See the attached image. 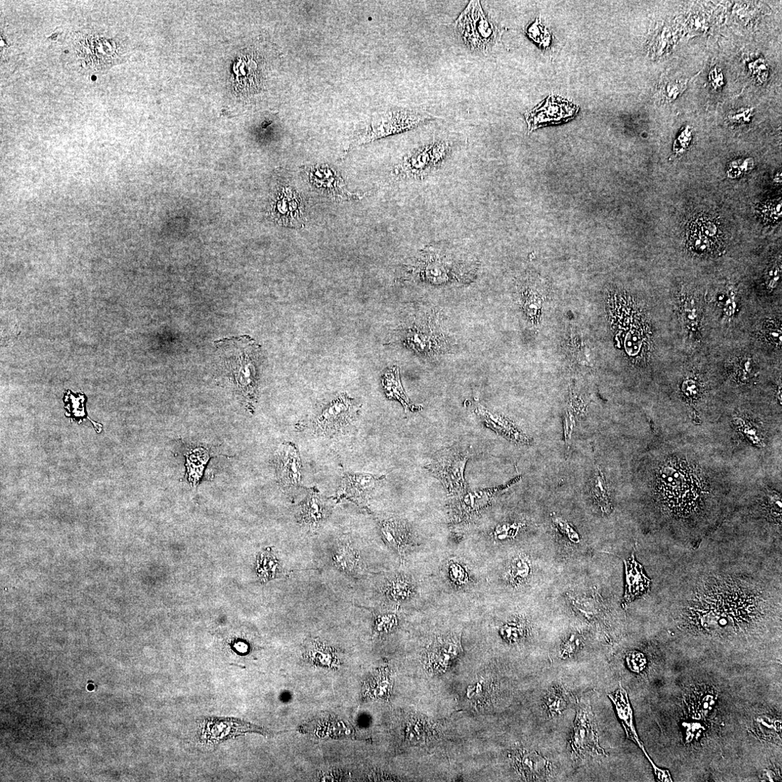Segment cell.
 I'll return each mask as SVG.
<instances>
[{
    "label": "cell",
    "mask_w": 782,
    "mask_h": 782,
    "mask_svg": "<svg viewBox=\"0 0 782 782\" xmlns=\"http://www.w3.org/2000/svg\"><path fill=\"white\" fill-rule=\"evenodd\" d=\"M626 573V590L624 605L641 597L650 590V580L643 573L641 565L636 561L634 553L625 561Z\"/></svg>",
    "instance_id": "7402d4cb"
},
{
    "label": "cell",
    "mask_w": 782,
    "mask_h": 782,
    "mask_svg": "<svg viewBox=\"0 0 782 782\" xmlns=\"http://www.w3.org/2000/svg\"><path fill=\"white\" fill-rule=\"evenodd\" d=\"M453 152L447 139H434L407 154L395 169V175L405 180H423L437 172Z\"/></svg>",
    "instance_id": "8992f818"
},
{
    "label": "cell",
    "mask_w": 782,
    "mask_h": 782,
    "mask_svg": "<svg viewBox=\"0 0 782 782\" xmlns=\"http://www.w3.org/2000/svg\"><path fill=\"white\" fill-rule=\"evenodd\" d=\"M388 595L397 601L405 600L412 594V585L406 580L399 578L391 582L387 588Z\"/></svg>",
    "instance_id": "d590c367"
},
{
    "label": "cell",
    "mask_w": 782,
    "mask_h": 782,
    "mask_svg": "<svg viewBox=\"0 0 782 782\" xmlns=\"http://www.w3.org/2000/svg\"><path fill=\"white\" fill-rule=\"evenodd\" d=\"M397 340L407 349L424 359L452 354L457 345L442 315L422 308L410 315L397 330Z\"/></svg>",
    "instance_id": "277c9868"
},
{
    "label": "cell",
    "mask_w": 782,
    "mask_h": 782,
    "mask_svg": "<svg viewBox=\"0 0 782 782\" xmlns=\"http://www.w3.org/2000/svg\"><path fill=\"white\" fill-rule=\"evenodd\" d=\"M691 233L697 234L699 235L707 237L715 243L718 241L720 237L721 231L719 225L707 217H701L692 224Z\"/></svg>",
    "instance_id": "4dcf8cb0"
},
{
    "label": "cell",
    "mask_w": 782,
    "mask_h": 782,
    "mask_svg": "<svg viewBox=\"0 0 782 782\" xmlns=\"http://www.w3.org/2000/svg\"><path fill=\"white\" fill-rule=\"evenodd\" d=\"M462 649L459 640L455 637L441 638L434 642L428 655V664L434 671H446L457 659Z\"/></svg>",
    "instance_id": "d6986e66"
},
{
    "label": "cell",
    "mask_w": 782,
    "mask_h": 782,
    "mask_svg": "<svg viewBox=\"0 0 782 782\" xmlns=\"http://www.w3.org/2000/svg\"><path fill=\"white\" fill-rule=\"evenodd\" d=\"M469 459V451L455 445L438 452L425 468L441 481L450 494L461 496L466 490L464 474Z\"/></svg>",
    "instance_id": "52a82bcc"
},
{
    "label": "cell",
    "mask_w": 782,
    "mask_h": 782,
    "mask_svg": "<svg viewBox=\"0 0 782 782\" xmlns=\"http://www.w3.org/2000/svg\"><path fill=\"white\" fill-rule=\"evenodd\" d=\"M628 662L631 664L633 669H640L644 665L645 660L642 655L638 653H632L628 657Z\"/></svg>",
    "instance_id": "f907efd6"
},
{
    "label": "cell",
    "mask_w": 782,
    "mask_h": 782,
    "mask_svg": "<svg viewBox=\"0 0 782 782\" xmlns=\"http://www.w3.org/2000/svg\"><path fill=\"white\" fill-rule=\"evenodd\" d=\"M583 640L578 634H573L565 640L561 647L562 660L570 659L576 655L582 648Z\"/></svg>",
    "instance_id": "8d00e7d4"
},
{
    "label": "cell",
    "mask_w": 782,
    "mask_h": 782,
    "mask_svg": "<svg viewBox=\"0 0 782 782\" xmlns=\"http://www.w3.org/2000/svg\"><path fill=\"white\" fill-rule=\"evenodd\" d=\"M579 107L558 95H551L534 109L525 114L528 132L550 125L566 122L575 118Z\"/></svg>",
    "instance_id": "7c38bea8"
},
{
    "label": "cell",
    "mask_w": 782,
    "mask_h": 782,
    "mask_svg": "<svg viewBox=\"0 0 782 782\" xmlns=\"http://www.w3.org/2000/svg\"><path fill=\"white\" fill-rule=\"evenodd\" d=\"M749 71L751 75L760 83L767 80L769 75V68L766 61L759 58L749 64Z\"/></svg>",
    "instance_id": "b9f144b4"
},
{
    "label": "cell",
    "mask_w": 782,
    "mask_h": 782,
    "mask_svg": "<svg viewBox=\"0 0 782 782\" xmlns=\"http://www.w3.org/2000/svg\"><path fill=\"white\" fill-rule=\"evenodd\" d=\"M328 514V508L318 494L312 489L308 496L299 506L297 518L299 523L311 530H318L325 521Z\"/></svg>",
    "instance_id": "ffe728a7"
},
{
    "label": "cell",
    "mask_w": 782,
    "mask_h": 782,
    "mask_svg": "<svg viewBox=\"0 0 782 782\" xmlns=\"http://www.w3.org/2000/svg\"><path fill=\"white\" fill-rule=\"evenodd\" d=\"M764 335L766 339L777 345H781V328L778 325H775L773 323H767L764 326Z\"/></svg>",
    "instance_id": "bcb514c9"
},
{
    "label": "cell",
    "mask_w": 782,
    "mask_h": 782,
    "mask_svg": "<svg viewBox=\"0 0 782 782\" xmlns=\"http://www.w3.org/2000/svg\"><path fill=\"white\" fill-rule=\"evenodd\" d=\"M382 384L387 397L400 401L406 411L410 410L412 412H416L422 409V407H417L411 403L406 395L400 381L399 369L397 367L385 372L382 378Z\"/></svg>",
    "instance_id": "cb8c5ba5"
},
{
    "label": "cell",
    "mask_w": 782,
    "mask_h": 782,
    "mask_svg": "<svg viewBox=\"0 0 782 782\" xmlns=\"http://www.w3.org/2000/svg\"><path fill=\"white\" fill-rule=\"evenodd\" d=\"M333 559L336 566L343 571L353 573L360 568V556L350 545H339L334 551Z\"/></svg>",
    "instance_id": "f1b7e54d"
},
{
    "label": "cell",
    "mask_w": 782,
    "mask_h": 782,
    "mask_svg": "<svg viewBox=\"0 0 782 782\" xmlns=\"http://www.w3.org/2000/svg\"><path fill=\"white\" fill-rule=\"evenodd\" d=\"M262 561L259 563V569L261 572L266 575L264 577L271 578L277 573L278 569V561L274 557L270 555H264L262 557Z\"/></svg>",
    "instance_id": "ee69618b"
},
{
    "label": "cell",
    "mask_w": 782,
    "mask_h": 782,
    "mask_svg": "<svg viewBox=\"0 0 782 782\" xmlns=\"http://www.w3.org/2000/svg\"><path fill=\"white\" fill-rule=\"evenodd\" d=\"M679 313L682 321L689 332L698 333L702 320L700 298L692 293H684L679 298Z\"/></svg>",
    "instance_id": "603a6c76"
},
{
    "label": "cell",
    "mask_w": 782,
    "mask_h": 782,
    "mask_svg": "<svg viewBox=\"0 0 782 782\" xmlns=\"http://www.w3.org/2000/svg\"><path fill=\"white\" fill-rule=\"evenodd\" d=\"M709 80L713 88L719 91L723 88L724 85V76L721 69L715 66L710 71L709 75Z\"/></svg>",
    "instance_id": "7dc6e473"
},
{
    "label": "cell",
    "mask_w": 782,
    "mask_h": 782,
    "mask_svg": "<svg viewBox=\"0 0 782 782\" xmlns=\"http://www.w3.org/2000/svg\"><path fill=\"white\" fill-rule=\"evenodd\" d=\"M781 277V266L772 267L767 273L766 281L769 286L775 287Z\"/></svg>",
    "instance_id": "681fc988"
},
{
    "label": "cell",
    "mask_w": 782,
    "mask_h": 782,
    "mask_svg": "<svg viewBox=\"0 0 782 782\" xmlns=\"http://www.w3.org/2000/svg\"><path fill=\"white\" fill-rule=\"evenodd\" d=\"M570 702V694L561 686L551 687L545 694L543 707L550 718L556 717L566 710Z\"/></svg>",
    "instance_id": "484cf974"
},
{
    "label": "cell",
    "mask_w": 782,
    "mask_h": 782,
    "mask_svg": "<svg viewBox=\"0 0 782 782\" xmlns=\"http://www.w3.org/2000/svg\"><path fill=\"white\" fill-rule=\"evenodd\" d=\"M278 483L283 489L298 486L301 480V462L298 451L291 443L281 446L275 456Z\"/></svg>",
    "instance_id": "2e32d148"
},
{
    "label": "cell",
    "mask_w": 782,
    "mask_h": 782,
    "mask_svg": "<svg viewBox=\"0 0 782 782\" xmlns=\"http://www.w3.org/2000/svg\"><path fill=\"white\" fill-rule=\"evenodd\" d=\"M754 115V108H742L731 110L727 115V118L734 124H746L751 121Z\"/></svg>",
    "instance_id": "60d3db41"
},
{
    "label": "cell",
    "mask_w": 782,
    "mask_h": 782,
    "mask_svg": "<svg viewBox=\"0 0 782 782\" xmlns=\"http://www.w3.org/2000/svg\"><path fill=\"white\" fill-rule=\"evenodd\" d=\"M359 407L345 394L323 404L315 413L311 425L325 436H333L355 419Z\"/></svg>",
    "instance_id": "9c48e42d"
},
{
    "label": "cell",
    "mask_w": 782,
    "mask_h": 782,
    "mask_svg": "<svg viewBox=\"0 0 782 782\" xmlns=\"http://www.w3.org/2000/svg\"><path fill=\"white\" fill-rule=\"evenodd\" d=\"M525 633L526 630L524 626L516 622L505 625L501 630L503 638L509 642H516L519 641L521 639L523 638Z\"/></svg>",
    "instance_id": "f35d334b"
},
{
    "label": "cell",
    "mask_w": 782,
    "mask_h": 782,
    "mask_svg": "<svg viewBox=\"0 0 782 782\" xmlns=\"http://www.w3.org/2000/svg\"><path fill=\"white\" fill-rule=\"evenodd\" d=\"M516 532V528H515L514 526H510V527L504 526V527H503L500 529H498L496 531V536L499 539H505V538H507L509 537H512L515 534Z\"/></svg>",
    "instance_id": "816d5d0a"
},
{
    "label": "cell",
    "mask_w": 782,
    "mask_h": 782,
    "mask_svg": "<svg viewBox=\"0 0 782 782\" xmlns=\"http://www.w3.org/2000/svg\"><path fill=\"white\" fill-rule=\"evenodd\" d=\"M732 374L734 377L741 382H747L755 377L757 373L756 367L751 358H740L734 364Z\"/></svg>",
    "instance_id": "836d02e7"
},
{
    "label": "cell",
    "mask_w": 782,
    "mask_h": 782,
    "mask_svg": "<svg viewBox=\"0 0 782 782\" xmlns=\"http://www.w3.org/2000/svg\"><path fill=\"white\" fill-rule=\"evenodd\" d=\"M758 212L764 222L769 224L779 222L781 219V198L761 204Z\"/></svg>",
    "instance_id": "d6a6232c"
},
{
    "label": "cell",
    "mask_w": 782,
    "mask_h": 782,
    "mask_svg": "<svg viewBox=\"0 0 782 782\" xmlns=\"http://www.w3.org/2000/svg\"><path fill=\"white\" fill-rule=\"evenodd\" d=\"M384 476H375L370 474H346L343 478L338 497L348 499L358 503L365 504L367 497L384 479Z\"/></svg>",
    "instance_id": "ac0fdd59"
},
{
    "label": "cell",
    "mask_w": 782,
    "mask_h": 782,
    "mask_svg": "<svg viewBox=\"0 0 782 782\" xmlns=\"http://www.w3.org/2000/svg\"><path fill=\"white\" fill-rule=\"evenodd\" d=\"M247 732L271 734L267 729L235 719L208 717L199 721L200 741L209 745L219 744Z\"/></svg>",
    "instance_id": "4fadbf2b"
},
{
    "label": "cell",
    "mask_w": 782,
    "mask_h": 782,
    "mask_svg": "<svg viewBox=\"0 0 782 782\" xmlns=\"http://www.w3.org/2000/svg\"><path fill=\"white\" fill-rule=\"evenodd\" d=\"M306 176L313 189L334 199H348L353 194L348 192L340 174L326 165H317L306 169Z\"/></svg>",
    "instance_id": "5bb4252c"
},
{
    "label": "cell",
    "mask_w": 782,
    "mask_h": 782,
    "mask_svg": "<svg viewBox=\"0 0 782 782\" xmlns=\"http://www.w3.org/2000/svg\"><path fill=\"white\" fill-rule=\"evenodd\" d=\"M432 120L433 117L424 112L406 110L385 113L372 122L360 138V144L407 132Z\"/></svg>",
    "instance_id": "30bf717a"
},
{
    "label": "cell",
    "mask_w": 782,
    "mask_h": 782,
    "mask_svg": "<svg viewBox=\"0 0 782 782\" xmlns=\"http://www.w3.org/2000/svg\"><path fill=\"white\" fill-rule=\"evenodd\" d=\"M513 762L517 773L528 781H543L552 772L551 762L535 751L518 750Z\"/></svg>",
    "instance_id": "e0dca14e"
},
{
    "label": "cell",
    "mask_w": 782,
    "mask_h": 782,
    "mask_svg": "<svg viewBox=\"0 0 782 782\" xmlns=\"http://www.w3.org/2000/svg\"><path fill=\"white\" fill-rule=\"evenodd\" d=\"M276 195L271 209L276 221L285 226L301 228L303 204L300 195L291 187L282 188Z\"/></svg>",
    "instance_id": "9a60e30c"
},
{
    "label": "cell",
    "mask_w": 782,
    "mask_h": 782,
    "mask_svg": "<svg viewBox=\"0 0 782 782\" xmlns=\"http://www.w3.org/2000/svg\"><path fill=\"white\" fill-rule=\"evenodd\" d=\"M569 746L573 759L577 761L606 756L599 744L597 723L589 705L579 704L577 707Z\"/></svg>",
    "instance_id": "ba28073f"
},
{
    "label": "cell",
    "mask_w": 782,
    "mask_h": 782,
    "mask_svg": "<svg viewBox=\"0 0 782 782\" xmlns=\"http://www.w3.org/2000/svg\"><path fill=\"white\" fill-rule=\"evenodd\" d=\"M528 36L542 48H548L551 45V34L541 18H538L527 28Z\"/></svg>",
    "instance_id": "1f68e13d"
},
{
    "label": "cell",
    "mask_w": 782,
    "mask_h": 782,
    "mask_svg": "<svg viewBox=\"0 0 782 782\" xmlns=\"http://www.w3.org/2000/svg\"><path fill=\"white\" fill-rule=\"evenodd\" d=\"M672 459H668L659 466L655 477L656 496L662 506L668 509L670 513L677 516L688 515L701 501L703 493L707 494V489H704L703 478L701 474L697 475L701 470H687L689 464H684L682 461L674 456Z\"/></svg>",
    "instance_id": "3957f363"
},
{
    "label": "cell",
    "mask_w": 782,
    "mask_h": 782,
    "mask_svg": "<svg viewBox=\"0 0 782 782\" xmlns=\"http://www.w3.org/2000/svg\"><path fill=\"white\" fill-rule=\"evenodd\" d=\"M687 83L682 81H673L667 83L664 87L663 95L669 101H674L686 89Z\"/></svg>",
    "instance_id": "7bdbcfd3"
},
{
    "label": "cell",
    "mask_w": 782,
    "mask_h": 782,
    "mask_svg": "<svg viewBox=\"0 0 782 782\" xmlns=\"http://www.w3.org/2000/svg\"><path fill=\"white\" fill-rule=\"evenodd\" d=\"M79 38L75 51L86 68L102 71L118 63V46L114 39L90 35Z\"/></svg>",
    "instance_id": "8fae6325"
},
{
    "label": "cell",
    "mask_w": 782,
    "mask_h": 782,
    "mask_svg": "<svg viewBox=\"0 0 782 782\" xmlns=\"http://www.w3.org/2000/svg\"><path fill=\"white\" fill-rule=\"evenodd\" d=\"M589 492L594 503L599 506L603 513H610L612 511V502L608 493L605 477L598 467L590 483Z\"/></svg>",
    "instance_id": "4316f807"
},
{
    "label": "cell",
    "mask_w": 782,
    "mask_h": 782,
    "mask_svg": "<svg viewBox=\"0 0 782 782\" xmlns=\"http://www.w3.org/2000/svg\"><path fill=\"white\" fill-rule=\"evenodd\" d=\"M209 459L208 451L203 447H196L189 451L187 455L188 480L196 486L200 481L204 468Z\"/></svg>",
    "instance_id": "83f0119b"
},
{
    "label": "cell",
    "mask_w": 782,
    "mask_h": 782,
    "mask_svg": "<svg viewBox=\"0 0 782 782\" xmlns=\"http://www.w3.org/2000/svg\"><path fill=\"white\" fill-rule=\"evenodd\" d=\"M454 26L474 52L488 53L501 41V29L485 14L480 1H470Z\"/></svg>",
    "instance_id": "5b68a950"
},
{
    "label": "cell",
    "mask_w": 782,
    "mask_h": 782,
    "mask_svg": "<svg viewBox=\"0 0 782 782\" xmlns=\"http://www.w3.org/2000/svg\"><path fill=\"white\" fill-rule=\"evenodd\" d=\"M480 266L474 254L457 244L434 243L407 261L400 280L427 287H462L476 279Z\"/></svg>",
    "instance_id": "6da1fadb"
},
{
    "label": "cell",
    "mask_w": 782,
    "mask_h": 782,
    "mask_svg": "<svg viewBox=\"0 0 782 782\" xmlns=\"http://www.w3.org/2000/svg\"><path fill=\"white\" fill-rule=\"evenodd\" d=\"M552 519L555 528L560 534L573 543H578L580 541L578 533L567 521L563 520L557 516H553Z\"/></svg>",
    "instance_id": "ab89813d"
},
{
    "label": "cell",
    "mask_w": 782,
    "mask_h": 782,
    "mask_svg": "<svg viewBox=\"0 0 782 782\" xmlns=\"http://www.w3.org/2000/svg\"><path fill=\"white\" fill-rule=\"evenodd\" d=\"M380 530L388 544L403 556L410 540V533L406 525L400 521L386 520L381 523Z\"/></svg>",
    "instance_id": "d4e9b609"
},
{
    "label": "cell",
    "mask_w": 782,
    "mask_h": 782,
    "mask_svg": "<svg viewBox=\"0 0 782 782\" xmlns=\"http://www.w3.org/2000/svg\"><path fill=\"white\" fill-rule=\"evenodd\" d=\"M531 573V565L523 556L514 558L508 568V578L513 585H519L527 580Z\"/></svg>",
    "instance_id": "f546056e"
},
{
    "label": "cell",
    "mask_w": 782,
    "mask_h": 782,
    "mask_svg": "<svg viewBox=\"0 0 782 782\" xmlns=\"http://www.w3.org/2000/svg\"><path fill=\"white\" fill-rule=\"evenodd\" d=\"M225 363L236 393L250 412L257 401L259 368L262 352L250 336L225 338L214 342Z\"/></svg>",
    "instance_id": "7a4b0ae2"
},
{
    "label": "cell",
    "mask_w": 782,
    "mask_h": 782,
    "mask_svg": "<svg viewBox=\"0 0 782 782\" xmlns=\"http://www.w3.org/2000/svg\"><path fill=\"white\" fill-rule=\"evenodd\" d=\"M475 412L485 422L486 425L501 436L516 444H530L531 439L519 431L514 424L507 418L494 414L483 407H477Z\"/></svg>",
    "instance_id": "44dd1931"
},
{
    "label": "cell",
    "mask_w": 782,
    "mask_h": 782,
    "mask_svg": "<svg viewBox=\"0 0 782 782\" xmlns=\"http://www.w3.org/2000/svg\"><path fill=\"white\" fill-rule=\"evenodd\" d=\"M754 162L752 158L740 159L732 161L727 170V176L731 179H736L743 174L754 167Z\"/></svg>",
    "instance_id": "74e56055"
},
{
    "label": "cell",
    "mask_w": 782,
    "mask_h": 782,
    "mask_svg": "<svg viewBox=\"0 0 782 782\" xmlns=\"http://www.w3.org/2000/svg\"><path fill=\"white\" fill-rule=\"evenodd\" d=\"M687 245L692 251L702 254L714 253L716 249V243L707 237L691 232L687 239Z\"/></svg>",
    "instance_id": "e575fe53"
},
{
    "label": "cell",
    "mask_w": 782,
    "mask_h": 782,
    "mask_svg": "<svg viewBox=\"0 0 782 782\" xmlns=\"http://www.w3.org/2000/svg\"><path fill=\"white\" fill-rule=\"evenodd\" d=\"M682 392L688 398H695L701 393V385L697 380L692 379L686 380L682 385Z\"/></svg>",
    "instance_id": "c3c4849f"
},
{
    "label": "cell",
    "mask_w": 782,
    "mask_h": 782,
    "mask_svg": "<svg viewBox=\"0 0 782 782\" xmlns=\"http://www.w3.org/2000/svg\"><path fill=\"white\" fill-rule=\"evenodd\" d=\"M692 139V130L689 126L685 127L676 140L674 144V151L677 154L684 152L690 145Z\"/></svg>",
    "instance_id": "f6af8a7d"
}]
</instances>
